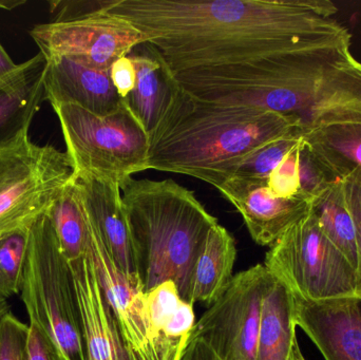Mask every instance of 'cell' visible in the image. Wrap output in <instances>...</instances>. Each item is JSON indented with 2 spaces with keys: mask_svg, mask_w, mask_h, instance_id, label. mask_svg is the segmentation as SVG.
<instances>
[{
  "mask_svg": "<svg viewBox=\"0 0 361 360\" xmlns=\"http://www.w3.org/2000/svg\"><path fill=\"white\" fill-rule=\"evenodd\" d=\"M175 73L352 42L330 0H114Z\"/></svg>",
  "mask_w": 361,
  "mask_h": 360,
  "instance_id": "1",
  "label": "cell"
},
{
  "mask_svg": "<svg viewBox=\"0 0 361 360\" xmlns=\"http://www.w3.org/2000/svg\"><path fill=\"white\" fill-rule=\"evenodd\" d=\"M295 130H300L295 116L203 101L184 91L150 139L148 168L190 175L216 188L245 156Z\"/></svg>",
  "mask_w": 361,
  "mask_h": 360,
  "instance_id": "2",
  "label": "cell"
},
{
  "mask_svg": "<svg viewBox=\"0 0 361 360\" xmlns=\"http://www.w3.org/2000/svg\"><path fill=\"white\" fill-rule=\"evenodd\" d=\"M121 192L144 292L171 281L180 298L192 304L193 268L218 220L173 180L130 178Z\"/></svg>",
  "mask_w": 361,
  "mask_h": 360,
  "instance_id": "3",
  "label": "cell"
},
{
  "mask_svg": "<svg viewBox=\"0 0 361 360\" xmlns=\"http://www.w3.org/2000/svg\"><path fill=\"white\" fill-rule=\"evenodd\" d=\"M20 296L30 323L50 336L63 360H86L73 277L47 213L30 228Z\"/></svg>",
  "mask_w": 361,
  "mask_h": 360,
  "instance_id": "4",
  "label": "cell"
},
{
  "mask_svg": "<svg viewBox=\"0 0 361 360\" xmlns=\"http://www.w3.org/2000/svg\"><path fill=\"white\" fill-rule=\"evenodd\" d=\"M52 108L61 123L74 175L89 173L121 187L135 173L149 169V137L125 104L106 116L72 104Z\"/></svg>",
  "mask_w": 361,
  "mask_h": 360,
  "instance_id": "5",
  "label": "cell"
},
{
  "mask_svg": "<svg viewBox=\"0 0 361 360\" xmlns=\"http://www.w3.org/2000/svg\"><path fill=\"white\" fill-rule=\"evenodd\" d=\"M73 177L67 152L37 145L29 133L0 148V236L30 228Z\"/></svg>",
  "mask_w": 361,
  "mask_h": 360,
  "instance_id": "6",
  "label": "cell"
},
{
  "mask_svg": "<svg viewBox=\"0 0 361 360\" xmlns=\"http://www.w3.org/2000/svg\"><path fill=\"white\" fill-rule=\"evenodd\" d=\"M264 266L294 297L322 302L357 291V273L324 236L311 211L278 239Z\"/></svg>",
  "mask_w": 361,
  "mask_h": 360,
  "instance_id": "7",
  "label": "cell"
},
{
  "mask_svg": "<svg viewBox=\"0 0 361 360\" xmlns=\"http://www.w3.org/2000/svg\"><path fill=\"white\" fill-rule=\"evenodd\" d=\"M56 18L30 30L44 58L63 57L92 69L109 71L149 37L135 25L106 12L97 2L92 10L80 11L68 2H52Z\"/></svg>",
  "mask_w": 361,
  "mask_h": 360,
  "instance_id": "8",
  "label": "cell"
},
{
  "mask_svg": "<svg viewBox=\"0 0 361 360\" xmlns=\"http://www.w3.org/2000/svg\"><path fill=\"white\" fill-rule=\"evenodd\" d=\"M276 280L264 264L233 276L195 323L190 340H201L222 360H257L263 298Z\"/></svg>",
  "mask_w": 361,
  "mask_h": 360,
  "instance_id": "9",
  "label": "cell"
},
{
  "mask_svg": "<svg viewBox=\"0 0 361 360\" xmlns=\"http://www.w3.org/2000/svg\"><path fill=\"white\" fill-rule=\"evenodd\" d=\"M87 221L89 247L94 260L99 285L116 316L131 359L159 360L152 340L145 292L139 277L127 276L118 268L88 218Z\"/></svg>",
  "mask_w": 361,
  "mask_h": 360,
  "instance_id": "10",
  "label": "cell"
},
{
  "mask_svg": "<svg viewBox=\"0 0 361 360\" xmlns=\"http://www.w3.org/2000/svg\"><path fill=\"white\" fill-rule=\"evenodd\" d=\"M295 299V323L326 360H361V296Z\"/></svg>",
  "mask_w": 361,
  "mask_h": 360,
  "instance_id": "11",
  "label": "cell"
},
{
  "mask_svg": "<svg viewBox=\"0 0 361 360\" xmlns=\"http://www.w3.org/2000/svg\"><path fill=\"white\" fill-rule=\"evenodd\" d=\"M69 266L80 311L86 360H133L99 285L89 245L86 254L69 262Z\"/></svg>",
  "mask_w": 361,
  "mask_h": 360,
  "instance_id": "12",
  "label": "cell"
},
{
  "mask_svg": "<svg viewBox=\"0 0 361 360\" xmlns=\"http://www.w3.org/2000/svg\"><path fill=\"white\" fill-rule=\"evenodd\" d=\"M216 188L241 213L252 240L262 247H271L311 211L312 202L305 199L273 196L267 181L229 178Z\"/></svg>",
  "mask_w": 361,
  "mask_h": 360,
  "instance_id": "13",
  "label": "cell"
},
{
  "mask_svg": "<svg viewBox=\"0 0 361 360\" xmlns=\"http://www.w3.org/2000/svg\"><path fill=\"white\" fill-rule=\"evenodd\" d=\"M129 57L137 70V82L123 101L141 123L150 142L171 116L184 90L154 44H140Z\"/></svg>",
  "mask_w": 361,
  "mask_h": 360,
  "instance_id": "14",
  "label": "cell"
},
{
  "mask_svg": "<svg viewBox=\"0 0 361 360\" xmlns=\"http://www.w3.org/2000/svg\"><path fill=\"white\" fill-rule=\"evenodd\" d=\"M76 183L85 213L118 268L137 277L130 228L118 184L89 173H78Z\"/></svg>",
  "mask_w": 361,
  "mask_h": 360,
  "instance_id": "15",
  "label": "cell"
},
{
  "mask_svg": "<svg viewBox=\"0 0 361 360\" xmlns=\"http://www.w3.org/2000/svg\"><path fill=\"white\" fill-rule=\"evenodd\" d=\"M46 61L44 101H48L52 107L72 104L106 116L124 105L112 84L109 71L85 67L63 57Z\"/></svg>",
  "mask_w": 361,
  "mask_h": 360,
  "instance_id": "16",
  "label": "cell"
},
{
  "mask_svg": "<svg viewBox=\"0 0 361 360\" xmlns=\"http://www.w3.org/2000/svg\"><path fill=\"white\" fill-rule=\"evenodd\" d=\"M46 65V58L39 52L0 82V148L29 133L44 101Z\"/></svg>",
  "mask_w": 361,
  "mask_h": 360,
  "instance_id": "17",
  "label": "cell"
},
{
  "mask_svg": "<svg viewBox=\"0 0 361 360\" xmlns=\"http://www.w3.org/2000/svg\"><path fill=\"white\" fill-rule=\"evenodd\" d=\"M145 298L159 360H180L195 325L193 304L180 298L171 281L147 292Z\"/></svg>",
  "mask_w": 361,
  "mask_h": 360,
  "instance_id": "18",
  "label": "cell"
},
{
  "mask_svg": "<svg viewBox=\"0 0 361 360\" xmlns=\"http://www.w3.org/2000/svg\"><path fill=\"white\" fill-rule=\"evenodd\" d=\"M302 137L335 181L361 188V124L333 125Z\"/></svg>",
  "mask_w": 361,
  "mask_h": 360,
  "instance_id": "19",
  "label": "cell"
},
{
  "mask_svg": "<svg viewBox=\"0 0 361 360\" xmlns=\"http://www.w3.org/2000/svg\"><path fill=\"white\" fill-rule=\"evenodd\" d=\"M237 257L235 240L226 228H212L197 257L191 280V302L212 304L222 295L233 278Z\"/></svg>",
  "mask_w": 361,
  "mask_h": 360,
  "instance_id": "20",
  "label": "cell"
},
{
  "mask_svg": "<svg viewBox=\"0 0 361 360\" xmlns=\"http://www.w3.org/2000/svg\"><path fill=\"white\" fill-rule=\"evenodd\" d=\"M296 327L294 295L277 279L263 298L257 360H290Z\"/></svg>",
  "mask_w": 361,
  "mask_h": 360,
  "instance_id": "21",
  "label": "cell"
},
{
  "mask_svg": "<svg viewBox=\"0 0 361 360\" xmlns=\"http://www.w3.org/2000/svg\"><path fill=\"white\" fill-rule=\"evenodd\" d=\"M311 211L324 236L357 270V232L345 200V183H333L312 202Z\"/></svg>",
  "mask_w": 361,
  "mask_h": 360,
  "instance_id": "22",
  "label": "cell"
},
{
  "mask_svg": "<svg viewBox=\"0 0 361 360\" xmlns=\"http://www.w3.org/2000/svg\"><path fill=\"white\" fill-rule=\"evenodd\" d=\"M47 215L52 222L61 253L68 262L82 258L88 249L89 228L75 175L63 188Z\"/></svg>",
  "mask_w": 361,
  "mask_h": 360,
  "instance_id": "23",
  "label": "cell"
},
{
  "mask_svg": "<svg viewBox=\"0 0 361 360\" xmlns=\"http://www.w3.org/2000/svg\"><path fill=\"white\" fill-rule=\"evenodd\" d=\"M302 139L300 130H295L280 139L269 142L238 163L229 178L267 181L271 173Z\"/></svg>",
  "mask_w": 361,
  "mask_h": 360,
  "instance_id": "24",
  "label": "cell"
},
{
  "mask_svg": "<svg viewBox=\"0 0 361 360\" xmlns=\"http://www.w3.org/2000/svg\"><path fill=\"white\" fill-rule=\"evenodd\" d=\"M30 228L0 236V299L20 293Z\"/></svg>",
  "mask_w": 361,
  "mask_h": 360,
  "instance_id": "25",
  "label": "cell"
},
{
  "mask_svg": "<svg viewBox=\"0 0 361 360\" xmlns=\"http://www.w3.org/2000/svg\"><path fill=\"white\" fill-rule=\"evenodd\" d=\"M335 182L337 181L329 175L328 171L320 164L303 139L299 148V183L301 198L313 202Z\"/></svg>",
  "mask_w": 361,
  "mask_h": 360,
  "instance_id": "26",
  "label": "cell"
},
{
  "mask_svg": "<svg viewBox=\"0 0 361 360\" xmlns=\"http://www.w3.org/2000/svg\"><path fill=\"white\" fill-rule=\"evenodd\" d=\"M301 143L302 141L284 158L267 180L269 192L277 198H301L299 183V148Z\"/></svg>",
  "mask_w": 361,
  "mask_h": 360,
  "instance_id": "27",
  "label": "cell"
},
{
  "mask_svg": "<svg viewBox=\"0 0 361 360\" xmlns=\"http://www.w3.org/2000/svg\"><path fill=\"white\" fill-rule=\"evenodd\" d=\"M29 325L12 312L0 319V360H25Z\"/></svg>",
  "mask_w": 361,
  "mask_h": 360,
  "instance_id": "28",
  "label": "cell"
},
{
  "mask_svg": "<svg viewBox=\"0 0 361 360\" xmlns=\"http://www.w3.org/2000/svg\"><path fill=\"white\" fill-rule=\"evenodd\" d=\"M25 360H63L50 336L35 323H29Z\"/></svg>",
  "mask_w": 361,
  "mask_h": 360,
  "instance_id": "29",
  "label": "cell"
},
{
  "mask_svg": "<svg viewBox=\"0 0 361 360\" xmlns=\"http://www.w3.org/2000/svg\"><path fill=\"white\" fill-rule=\"evenodd\" d=\"M110 78L121 99L128 97L137 82V70L129 55L118 59L109 70Z\"/></svg>",
  "mask_w": 361,
  "mask_h": 360,
  "instance_id": "30",
  "label": "cell"
},
{
  "mask_svg": "<svg viewBox=\"0 0 361 360\" xmlns=\"http://www.w3.org/2000/svg\"><path fill=\"white\" fill-rule=\"evenodd\" d=\"M345 183V200L349 207L350 213L355 222L356 232H357V251H358V264L357 270V291L356 294L361 296V188L349 183Z\"/></svg>",
  "mask_w": 361,
  "mask_h": 360,
  "instance_id": "31",
  "label": "cell"
},
{
  "mask_svg": "<svg viewBox=\"0 0 361 360\" xmlns=\"http://www.w3.org/2000/svg\"><path fill=\"white\" fill-rule=\"evenodd\" d=\"M23 4H25L23 0H0V8L11 11L17 6H23ZM18 68L19 65H16L12 61L4 46L0 44V82L13 75L18 70Z\"/></svg>",
  "mask_w": 361,
  "mask_h": 360,
  "instance_id": "32",
  "label": "cell"
},
{
  "mask_svg": "<svg viewBox=\"0 0 361 360\" xmlns=\"http://www.w3.org/2000/svg\"><path fill=\"white\" fill-rule=\"evenodd\" d=\"M180 360H222L199 340H191Z\"/></svg>",
  "mask_w": 361,
  "mask_h": 360,
  "instance_id": "33",
  "label": "cell"
},
{
  "mask_svg": "<svg viewBox=\"0 0 361 360\" xmlns=\"http://www.w3.org/2000/svg\"><path fill=\"white\" fill-rule=\"evenodd\" d=\"M290 360H305L302 353H301L300 348H299L298 342H295L294 347H293L292 355H290Z\"/></svg>",
  "mask_w": 361,
  "mask_h": 360,
  "instance_id": "34",
  "label": "cell"
},
{
  "mask_svg": "<svg viewBox=\"0 0 361 360\" xmlns=\"http://www.w3.org/2000/svg\"><path fill=\"white\" fill-rule=\"evenodd\" d=\"M8 312H10V304L8 300L0 299V319Z\"/></svg>",
  "mask_w": 361,
  "mask_h": 360,
  "instance_id": "35",
  "label": "cell"
}]
</instances>
